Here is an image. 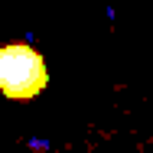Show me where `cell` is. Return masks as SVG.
<instances>
[{"mask_svg":"<svg viewBox=\"0 0 153 153\" xmlns=\"http://www.w3.org/2000/svg\"><path fill=\"white\" fill-rule=\"evenodd\" d=\"M49 85L46 59L30 42L0 46V94L10 101H33Z\"/></svg>","mask_w":153,"mask_h":153,"instance_id":"1","label":"cell"}]
</instances>
